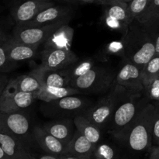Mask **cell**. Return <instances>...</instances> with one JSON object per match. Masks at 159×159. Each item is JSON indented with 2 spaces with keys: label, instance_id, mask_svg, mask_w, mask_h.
<instances>
[{
  "label": "cell",
  "instance_id": "7",
  "mask_svg": "<svg viewBox=\"0 0 159 159\" xmlns=\"http://www.w3.org/2000/svg\"><path fill=\"white\" fill-rule=\"evenodd\" d=\"M103 7L104 20L110 29L121 31L124 35L134 21L128 12V3L124 0H101L99 2Z\"/></svg>",
  "mask_w": 159,
  "mask_h": 159
},
{
  "label": "cell",
  "instance_id": "19",
  "mask_svg": "<svg viewBox=\"0 0 159 159\" xmlns=\"http://www.w3.org/2000/svg\"><path fill=\"white\" fill-rule=\"evenodd\" d=\"M42 127L66 145L71 141L76 131L74 121L68 118L50 121L43 124Z\"/></svg>",
  "mask_w": 159,
  "mask_h": 159
},
{
  "label": "cell",
  "instance_id": "29",
  "mask_svg": "<svg viewBox=\"0 0 159 159\" xmlns=\"http://www.w3.org/2000/svg\"><path fill=\"white\" fill-rule=\"evenodd\" d=\"M93 158L95 159H114V150L109 144H98L95 149Z\"/></svg>",
  "mask_w": 159,
  "mask_h": 159
},
{
  "label": "cell",
  "instance_id": "12",
  "mask_svg": "<svg viewBox=\"0 0 159 159\" xmlns=\"http://www.w3.org/2000/svg\"><path fill=\"white\" fill-rule=\"evenodd\" d=\"M54 5L52 0H23L12 9V18L16 24H25L43 9Z\"/></svg>",
  "mask_w": 159,
  "mask_h": 159
},
{
  "label": "cell",
  "instance_id": "2",
  "mask_svg": "<svg viewBox=\"0 0 159 159\" xmlns=\"http://www.w3.org/2000/svg\"><path fill=\"white\" fill-rule=\"evenodd\" d=\"M155 110V104H146L130 125L123 139L130 150L141 152L152 147Z\"/></svg>",
  "mask_w": 159,
  "mask_h": 159
},
{
  "label": "cell",
  "instance_id": "27",
  "mask_svg": "<svg viewBox=\"0 0 159 159\" xmlns=\"http://www.w3.org/2000/svg\"><path fill=\"white\" fill-rule=\"evenodd\" d=\"M152 0H132L128 2V12L132 20H138L147 10Z\"/></svg>",
  "mask_w": 159,
  "mask_h": 159
},
{
  "label": "cell",
  "instance_id": "11",
  "mask_svg": "<svg viewBox=\"0 0 159 159\" xmlns=\"http://www.w3.org/2000/svg\"><path fill=\"white\" fill-rule=\"evenodd\" d=\"M116 83L124 87L129 93H142L144 91L141 69L126 61L116 76Z\"/></svg>",
  "mask_w": 159,
  "mask_h": 159
},
{
  "label": "cell",
  "instance_id": "26",
  "mask_svg": "<svg viewBox=\"0 0 159 159\" xmlns=\"http://www.w3.org/2000/svg\"><path fill=\"white\" fill-rule=\"evenodd\" d=\"M94 66L95 61L93 59L87 58L82 61H78L68 68L71 80L83 75Z\"/></svg>",
  "mask_w": 159,
  "mask_h": 159
},
{
  "label": "cell",
  "instance_id": "21",
  "mask_svg": "<svg viewBox=\"0 0 159 159\" xmlns=\"http://www.w3.org/2000/svg\"><path fill=\"white\" fill-rule=\"evenodd\" d=\"M96 145L97 144L92 143L76 130L73 138L67 144L66 155L75 156H93Z\"/></svg>",
  "mask_w": 159,
  "mask_h": 159
},
{
  "label": "cell",
  "instance_id": "1",
  "mask_svg": "<svg viewBox=\"0 0 159 159\" xmlns=\"http://www.w3.org/2000/svg\"><path fill=\"white\" fill-rule=\"evenodd\" d=\"M124 57L142 69L143 67L156 54L154 40L142 23L134 20L124 35Z\"/></svg>",
  "mask_w": 159,
  "mask_h": 159
},
{
  "label": "cell",
  "instance_id": "25",
  "mask_svg": "<svg viewBox=\"0 0 159 159\" xmlns=\"http://www.w3.org/2000/svg\"><path fill=\"white\" fill-rule=\"evenodd\" d=\"M144 90L159 75V55L155 54L141 69Z\"/></svg>",
  "mask_w": 159,
  "mask_h": 159
},
{
  "label": "cell",
  "instance_id": "14",
  "mask_svg": "<svg viewBox=\"0 0 159 159\" xmlns=\"http://www.w3.org/2000/svg\"><path fill=\"white\" fill-rule=\"evenodd\" d=\"M71 12L72 9L68 6L54 5L41 11L29 23L19 25L26 26H38L69 20Z\"/></svg>",
  "mask_w": 159,
  "mask_h": 159
},
{
  "label": "cell",
  "instance_id": "34",
  "mask_svg": "<svg viewBox=\"0 0 159 159\" xmlns=\"http://www.w3.org/2000/svg\"><path fill=\"white\" fill-rule=\"evenodd\" d=\"M62 158H63V155H55L46 153L45 155L37 156L36 159H62Z\"/></svg>",
  "mask_w": 159,
  "mask_h": 159
},
{
  "label": "cell",
  "instance_id": "39",
  "mask_svg": "<svg viewBox=\"0 0 159 159\" xmlns=\"http://www.w3.org/2000/svg\"><path fill=\"white\" fill-rule=\"evenodd\" d=\"M59 1L65 2H68V3H75L76 2H78V0H59Z\"/></svg>",
  "mask_w": 159,
  "mask_h": 159
},
{
  "label": "cell",
  "instance_id": "23",
  "mask_svg": "<svg viewBox=\"0 0 159 159\" xmlns=\"http://www.w3.org/2000/svg\"><path fill=\"white\" fill-rule=\"evenodd\" d=\"M76 130L80 132L89 141L98 144L101 140V128L92 122L83 114L77 115L73 119Z\"/></svg>",
  "mask_w": 159,
  "mask_h": 159
},
{
  "label": "cell",
  "instance_id": "20",
  "mask_svg": "<svg viewBox=\"0 0 159 159\" xmlns=\"http://www.w3.org/2000/svg\"><path fill=\"white\" fill-rule=\"evenodd\" d=\"M43 85L38 78L30 72L28 75L19 76L16 79H10L7 85L5 88L4 92L6 93H16V92H23V93H38Z\"/></svg>",
  "mask_w": 159,
  "mask_h": 159
},
{
  "label": "cell",
  "instance_id": "30",
  "mask_svg": "<svg viewBox=\"0 0 159 159\" xmlns=\"http://www.w3.org/2000/svg\"><path fill=\"white\" fill-rule=\"evenodd\" d=\"M159 15V0H152L147 10L138 20L141 23H144Z\"/></svg>",
  "mask_w": 159,
  "mask_h": 159
},
{
  "label": "cell",
  "instance_id": "4",
  "mask_svg": "<svg viewBox=\"0 0 159 159\" xmlns=\"http://www.w3.org/2000/svg\"><path fill=\"white\" fill-rule=\"evenodd\" d=\"M128 93L124 87L116 83L107 96L102 98L96 105L89 108L83 115L102 130L108 125L116 107Z\"/></svg>",
  "mask_w": 159,
  "mask_h": 159
},
{
  "label": "cell",
  "instance_id": "6",
  "mask_svg": "<svg viewBox=\"0 0 159 159\" xmlns=\"http://www.w3.org/2000/svg\"><path fill=\"white\" fill-rule=\"evenodd\" d=\"M92 106L93 104L90 99L74 95L45 102L42 111L45 116L53 117L75 116L79 114H83Z\"/></svg>",
  "mask_w": 159,
  "mask_h": 159
},
{
  "label": "cell",
  "instance_id": "31",
  "mask_svg": "<svg viewBox=\"0 0 159 159\" xmlns=\"http://www.w3.org/2000/svg\"><path fill=\"white\" fill-rule=\"evenodd\" d=\"M155 104V110L154 115L153 130H152V144L159 145V101Z\"/></svg>",
  "mask_w": 159,
  "mask_h": 159
},
{
  "label": "cell",
  "instance_id": "43",
  "mask_svg": "<svg viewBox=\"0 0 159 159\" xmlns=\"http://www.w3.org/2000/svg\"><path fill=\"white\" fill-rule=\"evenodd\" d=\"M78 1H79V0H78Z\"/></svg>",
  "mask_w": 159,
  "mask_h": 159
},
{
  "label": "cell",
  "instance_id": "33",
  "mask_svg": "<svg viewBox=\"0 0 159 159\" xmlns=\"http://www.w3.org/2000/svg\"><path fill=\"white\" fill-rule=\"evenodd\" d=\"M9 79L6 77V75H0V96L2 93V92L4 91L5 88L7 85L8 82H9Z\"/></svg>",
  "mask_w": 159,
  "mask_h": 159
},
{
  "label": "cell",
  "instance_id": "35",
  "mask_svg": "<svg viewBox=\"0 0 159 159\" xmlns=\"http://www.w3.org/2000/svg\"><path fill=\"white\" fill-rule=\"evenodd\" d=\"M62 159H94L93 156H75L71 155H64Z\"/></svg>",
  "mask_w": 159,
  "mask_h": 159
},
{
  "label": "cell",
  "instance_id": "41",
  "mask_svg": "<svg viewBox=\"0 0 159 159\" xmlns=\"http://www.w3.org/2000/svg\"><path fill=\"white\" fill-rule=\"evenodd\" d=\"M3 34V33H2V30H0V35H2V34Z\"/></svg>",
  "mask_w": 159,
  "mask_h": 159
},
{
  "label": "cell",
  "instance_id": "18",
  "mask_svg": "<svg viewBox=\"0 0 159 159\" xmlns=\"http://www.w3.org/2000/svg\"><path fill=\"white\" fill-rule=\"evenodd\" d=\"M4 43L8 57L15 63L31 60L37 54L38 46L19 43L12 37H6Z\"/></svg>",
  "mask_w": 159,
  "mask_h": 159
},
{
  "label": "cell",
  "instance_id": "42",
  "mask_svg": "<svg viewBox=\"0 0 159 159\" xmlns=\"http://www.w3.org/2000/svg\"><path fill=\"white\" fill-rule=\"evenodd\" d=\"M1 159H9V158H7V157H6V158H1Z\"/></svg>",
  "mask_w": 159,
  "mask_h": 159
},
{
  "label": "cell",
  "instance_id": "15",
  "mask_svg": "<svg viewBox=\"0 0 159 159\" xmlns=\"http://www.w3.org/2000/svg\"><path fill=\"white\" fill-rule=\"evenodd\" d=\"M32 136L39 147L46 153L55 155H66V144L47 132L42 127H34Z\"/></svg>",
  "mask_w": 159,
  "mask_h": 159
},
{
  "label": "cell",
  "instance_id": "22",
  "mask_svg": "<svg viewBox=\"0 0 159 159\" xmlns=\"http://www.w3.org/2000/svg\"><path fill=\"white\" fill-rule=\"evenodd\" d=\"M74 37V30L68 24H64L55 30L44 42V48L70 50Z\"/></svg>",
  "mask_w": 159,
  "mask_h": 159
},
{
  "label": "cell",
  "instance_id": "10",
  "mask_svg": "<svg viewBox=\"0 0 159 159\" xmlns=\"http://www.w3.org/2000/svg\"><path fill=\"white\" fill-rule=\"evenodd\" d=\"M41 54L40 66L48 69H64L79 61L76 54L68 49L44 48Z\"/></svg>",
  "mask_w": 159,
  "mask_h": 159
},
{
  "label": "cell",
  "instance_id": "38",
  "mask_svg": "<svg viewBox=\"0 0 159 159\" xmlns=\"http://www.w3.org/2000/svg\"><path fill=\"white\" fill-rule=\"evenodd\" d=\"M3 158H6V154H5L4 151L2 150V147L0 146V159Z\"/></svg>",
  "mask_w": 159,
  "mask_h": 159
},
{
  "label": "cell",
  "instance_id": "9",
  "mask_svg": "<svg viewBox=\"0 0 159 159\" xmlns=\"http://www.w3.org/2000/svg\"><path fill=\"white\" fill-rule=\"evenodd\" d=\"M30 123L23 112L0 113V133L12 136L27 144Z\"/></svg>",
  "mask_w": 159,
  "mask_h": 159
},
{
  "label": "cell",
  "instance_id": "44",
  "mask_svg": "<svg viewBox=\"0 0 159 159\" xmlns=\"http://www.w3.org/2000/svg\"><path fill=\"white\" fill-rule=\"evenodd\" d=\"M94 159H95V158H94Z\"/></svg>",
  "mask_w": 159,
  "mask_h": 159
},
{
  "label": "cell",
  "instance_id": "24",
  "mask_svg": "<svg viewBox=\"0 0 159 159\" xmlns=\"http://www.w3.org/2000/svg\"><path fill=\"white\" fill-rule=\"evenodd\" d=\"M81 93L78 89L71 88L70 86L67 87H56V86H43L41 89L37 93L36 99L41 100L44 102H49L56 99H61L68 96Z\"/></svg>",
  "mask_w": 159,
  "mask_h": 159
},
{
  "label": "cell",
  "instance_id": "36",
  "mask_svg": "<svg viewBox=\"0 0 159 159\" xmlns=\"http://www.w3.org/2000/svg\"><path fill=\"white\" fill-rule=\"evenodd\" d=\"M150 159H159V145L155 146L151 152Z\"/></svg>",
  "mask_w": 159,
  "mask_h": 159
},
{
  "label": "cell",
  "instance_id": "16",
  "mask_svg": "<svg viewBox=\"0 0 159 159\" xmlns=\"http://www.w3.org/2000/svg\"><path fill=\"white\" fill-rule=\"evenodd\" d=\"M0 146L9 159H36L28 145L12 136L0 133Z\"/></svg>",
  "mask_w": 159,
  "mask_h": 159
},
{
  "label": "cell",
  "instance_id": "8",
  "mask_svg": "<svg viewBox=\"0 0 159 159\" xmlns=\"http://www.w3.org/2000/svg\"><path fill=\"white\" fill-rule=\"evenodd\" d=\"M68 20H65L38 26H26L16 24L11 37L19 43L39 47L41 43H44L55 30L68 23Z\"/></svg>",
  "mask_w": 159,
  "mask_h": 159
},
{
  "label": "cell",
  "instance_id": "17",
  "mask_svg": "<svg viewBox=\"0 0 159 159\" xmlns=\"http://www.w3.org/2000/svg\"><path fill=\"white\" fill-rule=\"evenodd\" d=\"M31 72L38 78L43 86H69L71 78L68 73V68L53 70L42 68L39 65Z\"/></svg>",
  "mask_w": 159,
  "mask_h": 159
},
{
  "label": "cell",
  "instance_id": "37",
  "mask_svg": "<svg viewBox=\"0 0 159 159\" xmlns=\"http://www.w3.org/2000/svg\"><path fill=\"white\" fill-rule=\"evenodd\" d=\"M79 1L82 2H86V3H99L101 0H79Z\"/></svg>",
  "mask_w": 159,
  "mask_h": 159
},
{
  "label": "cell",
  "instance_id": "13",
  "mask_svg": "<svg viewBox=\"0 0 159 159\" xmlns=\"http://www.w3.org/2000/svg\"><path fill=\"white\" fill-rule=\"evenodd\" d=\"M35 93H6L2 92L0 96V113L23 112L36 100Z\"/></svg>",
  "mask_w": 159,
  "mask_h": 159
},
{
  "label": "cell",
  "instance_id": "32",
  "mask_svg": "<svg viewBox=\"0 0 159 159\" xmlns=\"http://www.w3.org/2000/svg\"><path fill=\"white\" fill-rule=\"evenodd\" d=\"M148 97L155 101H159V75L145 89Z\"/></svg>",
  "mask_w": 159,
  "mask_h": 159
},
{
  "label": "cell",
  "instance_id": "40",
  "mask_svg": "<svg viewBox=\"0 0 159 159\" xmlns=\"http://www.w3.org/2000/svg\"><path fill=\"white\" fill-rule=\"evenodd\" d=\"M124 1H125L126 2H127V3H128V2H131L132 0H124Z\"/></svg>",
  "mask_w": 159,
  "mask_h": 159
},
{
  "label": "cell",
  "instance_id": "5",
  "mask_svg": "<svg viewBox=\"0 0 159 159\" xmlns=\"http://www.w3.org/2000/svg\"><path fill=\"white\" fill-rule=\"evenodd\" d=\"M116 75L110 68L96 66L83 75L70 81L69 86L80 93H98L108 90L111 87Z\"/></svg>",
  "mask_w": 159,
  "mask_h": 159
},
{
  "label": "cell",
  "instance_id": "28",
  "mask_svg": "<svg viewBox=\"0 0 159 159\" xmlns=\"http://www.w3.org/2000/svg\"><path fill=\"white\" fill-rule=\"evenodd\" d=\"M6 36L4 34L0 35V72H8L16 68V64L12 61L8 57L7 52L5 48V40Z\"/></svg>",
  "mask_w": 159,
  "mask_h": 159
},
{
  "label": "cell",
  "instance_id": "3",
  "mask_svg": "<svg viewBox=\"0 0 159 159\" xmlns=\"http://www.w3.org/2000/svg\"><path fill=\"white\" fill-rule=\"evenodd\" d=\"M145 105L141 93H128L115 110L107 125L109 132L116 139L123 141L132 123Z\"/></svg>",
  "mask_w": 159,
  "mask_h": 159
}]
</instances>
